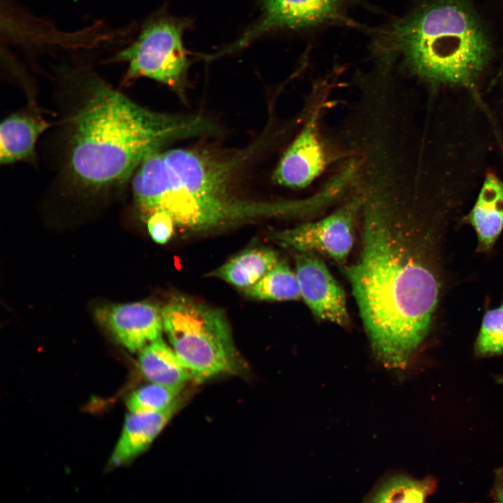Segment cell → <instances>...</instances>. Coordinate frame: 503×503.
Returning <instances> with one entry per match:
<instances>
[{"instance_id": "cell-1", "label": "cell", "mask_w": 503, "mask_h": 503, "mask_svg": "<svg viewBox=\"0 0 503 503\" xmlns=\"http://www.w3.org/2000/svg\"><path fill=\"white\" fill-rule=\"evenodd\" d=\"M55 122L43 137L52 177L44 196L83 205L126 196L140 163L169 143L212 133L198 115L140 105L89 68L64 66L56 75Z\"/></svg>"}, {"instance_id": "cell-2", "label": "cell", "mask_w": 503, "mask_h": 503, "mask_svg": "<svg viewBox=\"0 0 503 503\" xmlns=\"http://www.w3.org/2000/svg\"><path fill=\"white\" fill-rule=\"evenodd\" d=\"M456 201L449 196L420 211L377 200L364 205L360 257L342 268L372 349L387 366H405L430 330L444 228Z\"/></svg>"}, {"instance_id": "cell-3", "label": "cell", "mask_w": 503, "mask_h": 503, "mask_svg": "<svg viewBox=\"0 0 503 503\" xmlns=\"http://www.w3.org/2000/svg\"><path fill=\"white\" fill-rule=\"evenodd\" d=\"M249 151L223 157L193 149L159 150L140 163L130 180L132 207L144 219L166 212L176 226L195 232L295 216L296 201L240 194L237 176Z\"/></svg>"}, {"instance_id": "cell-4", "label": "cell", "mask_w": 503, "mask_h": 503, "mask_svg": "<svg viewBox=\"0 0 503 503\" xmlns=\"http://www.w3.org/2000/svg\"><path fill=\"white\" fill-rule=\"evenodd\" d=\"M372 56L424 80L470 85L486 64L488 43L463 0H425L374 31Z\"/></svg>"}, {"instance_id": "cell-5", "label": "cell", "mask_w": 503, "mask_h": 503, "mask_svg": "<svg viewBox=\"0 0 503 503\" xmlns=\"http://www.w3.org/2000/svg\"><path fill=\"white\" fill-rule=\"evenodd\" d=\"M163 330L192 377L203 382L237 374L245 364L235 345L224 312L185 296H175L161 309Z\"/></svg>"}, {"instance_id": "cell-6", "label": "cell", "mask_w": 503, "mask_h": 503, "mask_svg": "<svg viewBox=\"0 0 503 503\" xmlns=\"http://www.w3.org/2000/svg\"><path fill=\"white\" fill-rule=\"evenodd\" d=\"M191 23L189 18L162 9L149 17L136 39L114 57L127 65L123 85L145 78L182 96L190 66L184 35Z\"/></svg>"}, {"instance_id": "cell-7", "label": "cell", "mask_w": 503, "mask_h": 503, "mask_svg": "<svg viewBox=\"0 0 503 503\" xmlns=\"http://www.w3.org/2000/svg\"><path fill=\"white\" fill-rule=\"evenodd\" d=\"M257 20L233 43L208 56L210 60L241 50L270 34L311 33L334 26L356 25L349 15L363 0H258Z\"/></svg>"}, {"instance_id": "cell-8", "label": "cell", "mask_w": 503, "mask_h": 503, "mask_svg": "<svg viewBox=\"0 0 503 503\" xmlns=\"http://www.w3.org/2000/svg\"><path fill=\"white\" fill-rule=\"evenodd\" d=\"M363 203L359 198L317 221L275 232L272 240L297 252H319L344 264L354 241L356 220Z\"/></svg>"}, {"instance_id": "cell-9", "label": "cell", "mask_w": 503, "mask_h": 503, "mask_svg": "<svg viewBox=\"0 0 503 503\" xmlns=\"http://www.w3.org/2000/svg\"><path fill=\"white\" fill-rule=\"evenodd\" d=\"M296 274L301 298L319 319L342 327L350 323L344 289L314 253L298 252Z\"/></svg>"}, {"instance_id": "cell-10", "label": "cell", "mask_w": 503, "mask_h": 503, "mask_svg": "<svg viewBox=\"0 0 503 503\" xmlns=\"http://www.w3.org/2000/svg\"><path fill=\"white\" fill-rule=\"evenodd\" d=\"M95 316L130 352L140 351L161 337L163 330L161 309L148 302L101 306Z\"/></svg>"}, {"instance_id": "cell-11", "label": "cell", "mask_w": 503, "mask_h": 503, "mask_svg": "<svg viewBox=\"0 0 503 503\" xmlns=\"http://www.w3.org/2000/svg\"><path fill=\"white\" fill-rule=\"evenodd\" d=\"M25 106L10 112L0 125V163L11 165L25 162L37 164V143L52 126L45 110L36 101L34 94L28 92Z\"/></svg>"}, {"instance_id": "cell-12", "label": "cell", "mask_w": 503, "mask_h": 503, "mask_svg": "<svg viewBox=\"0 0 503 503\" xmlns=\"http://www.w3.org/2000/svg\"><path fill=\"white\" fill-rule=\"evenodd\" d=\"M319 110H316L282 156L273 173L274 181L290 188L310 184L324 169L326 156L319 135Z\"/></svg>"}, {"instance_id": "cell-13", "label": "cell", "mask_w": 503, "mask_h": 503, "mask_svg": "<svg viewBox=\"0 0 503 503\" xmlns=\"http://www.w3.org/2000/svg\"><path fill=\"white\" fill-rule=\"evenodd\" d=\"M182 403L179 398L170 407L160 412H130L125 418L110 465H123L144 452L179 411Z\"/></svg>"}, {"instance_id": "cell-14", "label": "cell", "mask_w": 503, "mask_h": 503, "mask_svg": "<svg viewBox=\"0 0 503 503\" xmlns=\"http://www.w3.org/2000/svg\"><path fill=\"white\" fill-rule=\"evenodd\" d=\"M467 220L476 231L479 249H490L503 229V181L495 174L486 175Z\"/></svg>"}, {"instance_id": "cell-15", "label": "cell", "mask_w": 503, "mask_h": 503, "mask_svg": "<svg viewBox=\"0 0 503 503\" xmlns=\"http://www.w3.org/2000/svg\"><path fill=\"white\" fill-rule=\"evenodd\" d=\"M141 372L150 382L168 386L184 387L192 380L191 373L173 347L161 337L140 351Z\"/></svg>"}, {"instance_id": "cell-16", "label": "cell", "mask_w": 503, "mask_h": 503, "mask_svg": "<svg viewBox=\"0 0 503 503\" xmlns=\"http://www.w3.org/2000/svg\"><path fill=\"white\" fill-rule=\"evenodd\" d=\"M279 260L278 254L268 247L247 249L208 275L246 289L259 281Z\"/></svg>"}, {"instance_id": "cell-17", "label": "cell", "mask_w": 503, "mask_h": 503, "mask_svg": "<svg viewBox=\"0 0 503 503\" xmlns=\"http://www.w3.org/2000/svg\"><path fill=\"white\" fill-rule=\"evenodd\" d=\"M245 294L263 300H296L301 298L296 276L284 260H279Z\"/></svg>"}, {"instance_id": "cell-18", "label": "cell", "mask_w": 503, "mask_h": 503, "mask_svg": "<svg viewBox=\"0 0 503 503\" xmlns=\"http://www.w3.org/2000/svg\"><path fill=\"white\" fill-rule=\"evenodd\" d=\"M430 479L415 480L407 476H394L379 486L371 496L374 502H423L433 491Z\"/></svg>"}, {"instance_id": "cell-19", "label": "cell", "mask_w": 503, "mask_h": 503, "mask_svg": "<svg viewBox=\"0 0 503 503\" xmlns=\"http://www.w3.org/2000/svg\"><path fill=\"white\" fill-rule=\"evenodd\" d=\"M184 387L150 382L134 391L126 404L131 413H156L166 410L179 398Z\"/></svg>"}, {"instance_id": "cell-20", "label": "cell", "mask_w": 503, "mask_h": 503, "mask_svg": "<svg viewBox=\"0 0 503 503\" xmlns=\"http://www.w3.org/2000/svg\"><path fill=\"white\" fill-rule=\"evenodd\" d=\"M475 351L481 356L503 353V301L497 308L485 313L476 340Z\"/></svg>"}, {"instance_id": "cell-21", "label": "cell", "mask_w": 503, "mask_h": 503, "mask_svg": "<svg viewBox=\"0 0 503 503\" xmlns=\"http://www.w3.org/2000/svg\"><path fill=\"white\" fill-rule=\"evenodd\" d=\"M145 221L150 237L159 244L166 243L172 237L176 226L173 218L161 211L152 213Z\"/></svg>"}, {"instance_id": "cell-22", "label": "cell", "mask_w": 503, "mask_h": 503, "mask_svg": "<svg viewBox=\"0 0 503 503\" xmlns=\"http://www.w3.org/2000/svg\"><path fill=\"white\" fill-rule=\"evenodd\" d=\"M493 496L496 501L503 502V470L499 469L496 472Z\"/></svg>"}, {"instance_id": "cell-23", "label": "cell", "mask_w": 503, "mask_h": 503, "mask_svg": "<svg viewBox=\"0 0 503 503\" xmlns=\"http://www.w3.org/2000/svg\"><path fill=\"white\" fill-rule=\"evenodd\" d=\"M497 380L498 381V382H500V383L503 384V377H497Z\"/></svg>"}]
</instances>
